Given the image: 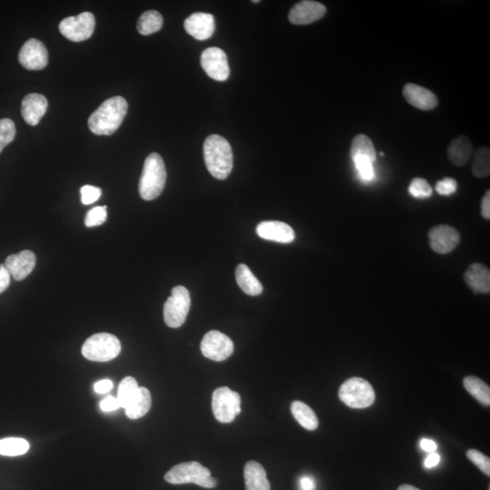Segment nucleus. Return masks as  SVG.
Returning a JSON list of instances; mask_svg holds the SVG:
<instances>
[{
    "label": "nucleus",
    "mask_w": 490,
    "mask_h": 490,
    "mask_svg": "<svg viewBox=\"0 0 490 490\" xmlns=\"http://www.w3.org/2000/svg\"><path fill=\"white\" fill-rule=\"evenodd\" d=\"M127 110V102L122 96L106 100L89 118L90 131L98 135L114 134L124 121Z\"/></svg>",
    "instance_id": "1"
},
{
    "label": "nucleus",
    "mask_w": 490,
    "mask_h": 490,
    "mask_svg": "<svg viewBox=\"0 0 490 490\" xmlns=\"http://www.w3.org/2000/svg\"><path fill=\"white\" fill-rule=\"evenodd\" d=\"M206 167L216 179L224 180L234 166L233 151L229 142L219 135H212L204 144Z\"/></svg>",
    "instance_id": "2"
},
{
    "label": "nucleus",
    "mask_w": 490,
    "mask_h": 490,
    "mask_svg": "<svg viewBox=\"0 0 490 490\" xmlns=\"http://www.w3.org/2000/svg\"><path fill=\"white\" fill-rule=\"evenodd\" d=\"M166 182V169L163 158L150 154L144 161L139 182V193L146 201H152L162 193Z\"/></svg>",
    "instance_id": "3"
},
{
    "label": "nucleus",
    "mask_w": 490,
    "mask_h": 490,
    "mask_svg": "<svg viewBox=\"0 0 490 490\" xmlns=\"http://www.w3.org/2000/svg\"><path fill=\"white\" fill-rule=\"evenodd\" d=\"M164 479L173 485L193 483L205 489H214L217 485V482L211 477L210 470L195 461L183 462L173 467L166 474Z\"/></svg>",
    "instance_id": "4"
},
{
    "label": "nucleus",
    "mask_w": 490,
    "mask_h": 490,
    "mask_svg": "<svg viewBox=\"0 0 490 490\" xmlns=\"http://www.w3.org/2000/svg\"><path fill=\"white\" fill-rule=\"evenodd\" d=\"M120 351V341L115 335L106 333L93 334L82 347L83 356L92 362H110Z\"/></svg>",
    "instance_id": "5"
},
{
    "label": "nucleus",
    "mask_w": 490,
    "mask_h": 490,
    "mask_svg": "<svg viewBox=\"0 0 490 490\" xmlns=\"http://www.w3.org/2000/svg\"><path fill=\"white\" fill-rule=\"evenodd\" d=\"M338 397L348 407L365 409L373 404L375 392L367 380L354 377L341 386Z\"/></svg>",
    "instance_id": "6"
},
{
    "label": "nucleus",
    "mask_w": 490,
    "mask_h": 490,
    "mask_svg": "<svg viewBox=\"0 0 490 490\" xmlns=\"http://www.w3.org/2000/svg\"><path fill=\"white\" fill-rule=\"evenodd\" d=\"M191 307V297L188 290L183 286H176L164 306V319L167 326L176 329L185 324L189 309Z\"/></svg>",
    "instance_id": "7"
},
{
    "label": "nucleus",
    "mask_w": 490,
    "mask_h": 490,
    "mask_svg": "<svg viewBox=\"0 0 490 490\" xmlns=\"http://www.w3.org/2000/svg\"><path fill=\"white\" fill-rule=\"evenodd\" d=\"M212 408L216 420L230 423L241 414L240 395L228 387L216 389L212 394Z\"/></svg>",
    "instance_id": "8"
},
{
    "label": "nucleus",
    "mask_w": 490,
    "mask_h": 490,
    "mask_svg": "<svg viewBox=\"0 0 490 490\" xmlns=\"http://www.w3.org/2000/svg\"><path fill=\"white\" fill-rule=\"evenodd\" d=\"M95 25V16L91 12H84L75 17L63 19L59 24V30L67 40L81 42L91 38Z\"/></svg>",
    "instance_id": "9"
},
{
    "label": "nucleus",
    "mask_w": 490,
    "mask_h": 490,
    "mask_svg": "<svg viewBox=\"0 0 490 490\" xmlns=\"http://www.w3.org/2000/svg\"><path fill=\"white\" fill-rule=\"evenodd\" d=\"M233 341L218 331H211L205 335L201 341L203 355L215 362H224L233 354Z\"/></svg>",
    "instance_id": "10"
},
{
    "label": "nucleus",
    "mask_w": 490,
    "mask_h": 490,
    "mask_svg": "<svg viewBox=\"0 0 490 490\" xmlns=\"http://www.w3.org/2000/svg\"><path fill=\"white\" fill-rule=\"evenodd\" d=\"M201 64L211 79L225 81L230 76L227 54L219 47H209L202 53Z\"/></svg>",
    "instance_id": "11"
},
{
    "label": "nucleus",
    "mask_w": 490,
    "mask_h": 490,
    "mask_svg": "<svg viewBox=\"0 0 490 490\" xmlns=\"http://www.w3.org/2000/svg\"><path fill=\"white\" fill-rule=\"evenodd\" d=\"M18 60L25 69H44L48 64L47 48L40 40L30 38L25 42L19 51Z\"/></svg>",
    "instance_id": "12"
},
{
    "label": "nucleus",
    "mask_w": 490,
    "mask_h": 490,
    "mask_svg": "<svg viewBox=\"0 0 490 490\" xmlns=\"http://www.w3.org/2000/svg\"><path fill=\"white\" fill-rule=\"evenodd\" d=\"M460 240L459 232L450 225H438L428 233L431 249L440 254L451 253L459 245Z\"/></svg>",
    "instance_id": "13"
},
{
    "label": "nucleus",
    "mask_w": 490,
    "mask_h": 490,
    "mask_svg": "<svg viewBox=\"0 0 490 490\" xmlns=\"http://www.w3.org/2000/svg\"><path fill=\"white\" fill-rule=\"evenodd\" d=\"M326 14V8L321 3L304 0L292 6L289 21L295 25H308L319 21Z\"/></svg>",
    "instance_id": "14"
},
{
    "label": "nucleus",
    "mask_w": 490,
    "mask_h": 490,
    "mask_svg": "<svg viewBox=\"0 0 490 490\" xmlns=\"http://www.w3.org/2000/svg\"><path fill=\"white\" fill-rule=\"evenodd\" d=\"M185 28L190 35L198 40H206L215 33V21L209 13H193L185 21Z\"/></svg>",
    "instance_id": "15"
},
{
    "label": "nucleus",
    "mask_w": 490,
    "mask_h": 490,
    "mask_svg": "<svg viewBox=\"0 0 490 490\" xmlns=\"http://www.w3.org/2000/svg\"><path fill=\"white\" fill-rule=\"evenodd\" d=\"M35 262L37 260L33 251L24 250L6 258L4 266L13 278L21 282L30 275Z\"/></svg>",
    "instance_id": "16"
},
{
    "label": "nucleus",
    "mask_w": 490,
    "mask_h": 490,
    "mask_svg": "<svg viewBox=\"0 0 490 490\" xmlns=\"http://www.w3.org/2000/svg\"><path fill=\"white\" fill-rule=\"evenodd\" d=\"M256 233L263 239L280 244H290L295 239L293 229L285 222L278 221L260 222L257 225Z\"/></svg>",
    "instance_id": "17"
},
{
    "label": "nucleus",
    "mask_w": 490,
    "mask_h": 490,
    "mask_svg": "<svg viewBox=\"0 0 490 490\" xmlns=\"http://www.w3.org/2000/svg\"><path fill=\"white\" fill-rule=\"evenodd\" d=\"M402 93L406 101L416 108L428 111L437 108V96L423 86L408 83L403 88Z\"/></svg>",
    "instance_id": "18"
},
{
    "label": "nucleus",
    "mask_w": 490,
    "mask_h": 490,
    "mask_svg": "<svg viewBox=\"0 0 490 490\" xmlns=\"http://www.w3.org/2000/svg\"><path fill=\"white\" fill-rule=\"evenodd\" d=\"M48 102L40 93H33L25 96L22 100L21 115L28 125H38L47 110Z\"/></svg>",
    "instance_id": "19"
},
{
    "label": "nucleus",
    "mask_w": 490,
    "mask_h": 490,
    "mask_svg": "<svg viewBox=\"0 0 490 490\" xmlns=\"http://www.w3.org/2000/svg\"><path fill=\"white\" fill-rule=\"evenodd\" d=\"M464 280L473 292L478 293L490 292V272L484 264H472L466 270Z\"/></svg>",
    "instance_id": "20"
},
{
    "label": "nucleus",
    "mask_w": 490,
    "mask_h": 490,
    "mask_svg": "<svg viewBox=\"0 0 490 490\" xmlns=\"http://www.w3.org/2000/svg\"><path fill=\"white\" fill-rule=\"evenodd\" d=\"M473 146L469 138L460 135L451 142L448 148V158L455 166H463L472 156Z\"/></svg>",
    "instance_id": "21"
},
{
    "label": "nucleus",
    "mask_w": 490,
    "mask_h": 490,
    "mask_svg": "<svg viewBox=\"0 0 490 490\" xmlns=\"http://www.w3.org/2000/svg\"><path fill=\"white\" fill-rule=\"evenodd\" d=\"M244 482L246 490H270L266 469L256 461H249L245 464Z\"/></svg>",
    "instance_id": "22"
},
{
    "label": "nucleus",
    "mask_w": 490,
    "mask_h": 490,
    "mask_svg": "<svg viewBox=\"0 0 490 490\" xmlns=\"http://www.w3.org/2000/svg\"><path fill=\"white\" fill-rule=\"evenodd\" d=\"M152 405L151 393L144 387H139L130 404L125 409V414L131 420H137L147 415Z\"/></svg>",
    "instance_id": "23"
},
{
    "label": "nucleus",
    "mask_w": 490,
    "mask_h": 490,
    "mask_svg": "<svg viewBox=\"0 0 490 490\" xmlns=\"http://www.w3.org/2000/svg\"><path fill=\"white\" fill-rule=\"evenodd\" d=\"M237 282L241 291L250 296L260 295L263 292V285L256 275L251 273L246 264H239L235 270Z\"/></svg>",
    "instance_id": "24"
},
{
    "label": "nucleus",
    "mask_w": 490,
    "mask_h": 490,
    "mask_svg": "<svg viewBox=\"0 0 490 490\" xmlns=\"http://www.w3.org/2000/svg\"><path fill=\"white\" fill-rule=\"evenodd\" d=\"M291 411L295 420L308 431H315L319 426L317 416L305 403L296 401L292 402Z\"/></svg>",
    "instance_id": "25"
},
{
    "label": "nucleus",
    "mask_w": 490,
    "mask_h": 490,
    "mask_svg": "<svg viewBox=\"0 0 490 490\" xmlns=\"http://www.w3.org/2000/svg\"><path fill=\"white\" fill-rule=\"evenodd\" d=\"M463 383L467 391L477 399V401L489 407L490 405V389L486 383L475 376L466 377Z\"/></svg>",
    "instance_id": "26"
},
{
    "label": "nucleus",
    "mask_w": 490,
    "mask_h": 490,
    "mask_svg": "<svg viewBox=\"0 0 490 490\" xmlns=\"http://www.w3.org/2000/svg\"><path fill=\"white\" fill-rule=\"evenodd\" d=\"M376 151L372 141L367 135L360 134L353 138L351 147V159L357 157H368L374 162L376 160Z\"/></svg>",
    "instance_id": "27"
},
{
    "label": "nucleus",
    "mask_w": 490,
    "mask_h": 490,
    "mask_svg": "<svg viewBox=\"0 0 490 490\" xmlns=\"http://www.w3.org/2000/svg\"><path fill=\"white\" fill-rule=\"evenodd\" d=\"M164 18L159 12L156 11H146L138 19L137 30L141 35H152L162 28Z\"/></svg>",
    "instance_id": "28"
},
{
    "label": "nucleus",
    "mask_w": 490,
    "mask_h": 490,
    "mask_svg": "<svg viewBox=\"0 0 490 490\" xmlns=\"http://www.w3.org/2000/svg\"><path fill=\"white\" fill-rule=\"evenodd\" d=\"M30 450V443L24 438H6L0 440V455L16 457L24 455Z\"/></svg>",
    "instance_id": "29"
},
{
    "label": "nucleus",
    "mask_w": 490,
    "mask_h": 490,
    "mask_svg": "<svg viewBox=\"0 0 490 490\" xmlns=\"http://www.w3.org/2000/svg\"><path fill=\"white\" fill-rule=\"evenodd\" d=\"M472 173L477 178H484L490 175V150L489 147H480L474 154Z\"/></svg>",
    "instance_id": "30"
},
{
    "label": "nucleus",
    "mask_w": 490,
    "mask_h": 490,
    "mask_svg": "<svg viewBox=\"0 0 490 490\" xmlns=\"http://www.w3.org/2000/svg\"><path fill=\"white\" fill-rule=\"evenodd\" d=\"M138 388L137 382L133 377H127L118 387V399L120 407L127 409L134 399Z\"/></svg>",
    "instance_id": "31"
},
{
    "label": "nucleus",
    "mask_w": 490,
    "mask_h": 490,
    "mask_svg": "<svg viewBox=\"0 0 490 490\" xmlns=\"http://www.w3.org/2000/svg\"><path fill=\"white\" fill-rule=\"evenodd\" d=\"M17 129L15 122L8 118L0 119V154L15 139Z\"/></svg>",
    "instance_id": "32"
},
{
    "label": "nucleus",
    "mask_w": 490,
    "mask_h": 490,
    "mask_svg": "<svg viewBox=\"0 0 490 490\" xmlns=\"http://www.w3.org/2000/svg\"><path fill=\"white\" fill-rule=\"evenodd\" d=\"M409 192L415 198H428L432 195V188L423 178L412 180L409 187Z\"/></svg>",
    "instance_id": "33"
},
{
    "label": "nucleus",
    "mask_w": 490,
    "mask_h": 490,
    "mask_svg": "<svg viewBox=\"0 0 490 490\" xmlns=\"http://www.w3.org/2000/svg\"><path fill=\"white\" fill-rule=\"evenodd\" d=\"M108 219L106 206H96L86 214L85 219L86 227H95L104 224Z\"/></svg>",
    "instance_id": "34"
},
{
    "label": "nucleus",
    "mask_w": 490,
    "mask_h": 490,
    "mask_svg": "<svg viewBox=\"0 0 490 490\" xmlns=\"http://www.w3.org/2000/svg\"><path fill=\"white\" fill-rule=\"evenodd\" d=\"M467 457L486 476H490V460L489 457L477 450H467Z\"/></svg>",
    "instance_id": "35"
},
{
    "label": "nucleus",
    "mask_w": 490,
    "mask_h": 490,
    "mask_svg": "<svg viewBox=\"0 0 490 490\" xmlns=\"http://www.w3.org/2000/svg\"><path fill=\"white\" fill-rule=\"evenodd\" d=\"M354 164L358 171H359L360 176L367 181H370L373 179L374 172L372 166V161L368 157H357L353 159Z\"/></svg>",
    "instance_id": "36"
},
{
    "label": "nucleus",
    "mask_w": 490,
    "mask_h": 490,
    "mask_svg": "<svg viewBox=\"0 0 490 490\" xmlns=\"http://www.w3.org/2000/svg\"><path fill=\"white\" fill-rule=\"evenodd\" d=\"M80 192H81V201L86 205L93 204L102 195L101 189L92 186H83Z\"/></svg>",
    "instance_id": "37"
},
{
    "label": "nucleus",
    "mask_w": 490,
    "mask_h": 490,
    "mask_svg": "<svg viewBox=\"0 0 490 490\" xmlns=\"http://www.w3.org/2000/svg\"><path fill=\"white\" fill-rule=\"evenodd\" d=\"M457 183L453 178H444L438 181L436 185V191L440 195H450L457 192Z\"/></svg>",
    "instance_id": "38"
},
{
    "label": "nucleus",
    "mask_w": 490,
    "mask_h": 490,
    "mask_svg": "<svg viewBox=\"0 0 490 490\" xmlns=\"http://www.w3.org/2000/svg\"><path fill=\"white\" fill-rule=\"evenodd\" d=\"M100 408H101L103 411L110 412L117 411L118 409L120 408V404H119L118 398L108 396V398L103 399L100 402Z\"/></svg>",
    "instance_id": "39"
},
{
    "label": "nucleus",
    "mask_w": 490,
    "mask_h": 490,
    "mask_svg": "<svg viewBox=\"0 0 490 490\" xmlns=\"http://www.w3.org/2000/svg\"><path fill=\"white\" fill-rule=\"evenodd\" d=\"M11 273L4 264H0V293L4 292L11 285Z\"/></svg>",
    "instance_id": "40"
},
{
    "label": "nucleus",
    "mask_w": 490,
    "mask_h": 490,
    "mask_svg": "<svg viewBox=\"0 0 490 490\" xmlns=\"http://www.w3.org/2000/svg\"><path fill=\"white\" fill-rule=\"evenodd\" d=\"M113 387H114V384H113L110 380H102L96 383L95 391L96 393H99V394H104V393L111 391Z\"/></svg>",
    "instance_id": "41"
},
{
    "label": "nucleus",
    "mask_w": 490,
    "mask_h": 490,
    "mask_svg": "<svg viewBox=\"0 0 490 490\" xmlns=\"http://www.w3.org/2000/svg\"><path fill=\"white\" fill-rule=\"evenodd\" d=\"M482 215L486 220L490 219V192L486 191L482 201Z\"/></svg>",
    "instance_id": "42"
},
{
    "label": "nucleus",
    "mask_w": 490,
    "mask_h": 490,
    "mask_svg": "<svg viewBox=\"0 0 490 490\" xmlns=\"http://www.w3.org/2000/svg\"><path fill=\"white\" fill-rule=\"evenodd\" d=\"M421 449L428 453H434L437 450V444L433 440L423 438L421 441Z\"/></svg>",
    "instance_id": "43"
},
{
    "label": "nucleus",
    "mask_w": 490,
    "mask_h": 490,
    "mask_svg": "<svg viewBox=\"0 0 490 490\" xmlns=\"http://www.w3.org/2000/svg\"><path fill=\"white\" fill-rule=\"evenodd\" d=\"M440 461V456L438 453H431L430 455L425 460V467L428 469H432V467H436Z\"/></svg>",
    "instance_id": "44"
},
{
    "label": "nucleus",
    "mask_w": 490,
    "mask_h": 490,
    "mask_svg": "<svg viewBox=\"0 0 490 490\" xmlns=\"http://www.w3.org/2000/svg\"><path fill=\"white\" fill-rule=\"evenodd\" d=\"M301 486L302 490H314L315 484L314 479L304 477L301 480Z\"/></svg>",
    "instance_id": "45"
},
{
    "label": "nucleus",
    "mask_w": 490,
    "mask_h": 490,
    "mask_svg": "<svg viewBox=\"0 0 490 490\" xmlns=\"http://www.w3.org/2000/svg\"><path fill=\"white\" fill-rule=\"evenodd\" d=\"M398 490H420L417 488H415L414 486L411 485H402L399 486Z\"/></svg>",
    "instance_id": "46"
},
{
    "label": "nucleus",
    "mask_w": 490,
    "mask_h": 490,
    "mask_svg": "<svg viewBox=\"0 0 490 490\" xmlns=\"http://www.w3.org/2000/svg\"><path fill=\"white\" fill-rule=\"evenodd\" d=\"M253 3H260V1H259V0H254V1H253Z\"/></svg>",
    "instance_id": "47"
},
{
    "label": "nucleus",
    "mask_w": 490,
    "mask_h": 490,
    "mask_svg": "<svg viewBox=\"0 0 490 490\" xmlns=\"http://www.w3.org/2000/svg\"><path fill=\"white\" fill-rule=\"evenodd\" d=\"M380 156H384V153H382V152L380 153Z\"/></svg>",
    "instance_id": "48"
}]
</instances>
